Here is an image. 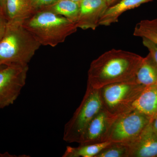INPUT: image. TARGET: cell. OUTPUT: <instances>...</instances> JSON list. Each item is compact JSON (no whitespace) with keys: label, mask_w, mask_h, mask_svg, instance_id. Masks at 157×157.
<instances>
[{"label":"cell","mask_w":157,"mask_h":157,"mask_svg":"<svg viewBox=\"0 0 157 157\" xmlns=\"http://www.w3.org/2000/svg\"><path fill=\"white\" fill-rule=\"evenodd\" d=\"M143 57L134 52L112 49L90 65L87 84L96 89L112 83L135 80Z\"/></svg>","instance_id":"obj_1"},{"label":"cell","mask_w":157,"mask_h":157,"mask_svg":"<svg viewBox=\"0 0 157 157\" xmlns=\"http://www.w3.org/2000/svg\"><path fill=\"white\" fill-rule=\"evenodd\" d=\"M41 44L23 23L7 22L0 41V65H28Z\"/></svg>","instance_id":"obj_2"},{"label":"cell","mask_w":157,"mask_h":157,"mask_svg":"<svg viewBox=\"0 0 157 157\" xmlns=\"http://www.w3.org/2000/svg\"><path fill=\"white\" fill-rule=\"evenodd\" d=\"M23 25L41 45L54 47L78 29L75 23L45 9L35 12Z\"/></svg>","instance_id":"obj_3"},{"label":"cell","mask_w":157,"mask_h":157,"mask_svg":"<svg viewBox=\"0 0 157 157\" xmlns=\"http://www.w3.org/2000/svg\"><path fill=\"white\" fill-rule=\"evenodd\" d=\"M102 108L99 90L87 84L81 104L65 124L63 140L68 143H80L89 124Z\"/></svg>","instance_id":"obj_4"},{"label":"cell","mask_w":157,"mask_h":157,"mask_svg":"<svg viewBox=\"0 0 157 157\" xmlns=\"http://www.w3.org/2000/svg\"><path fill=\"white\" fill-rule=\"evenodd\" d=\"M135 80L107 85L99 89L103 108L113 116L132 110V105L144 89Z\"/></svg>","instance_id":"obj_5"},{"label":"cell","mask_w":157,"mask_h":157,"mask_svg":"<svg viewBox=\"0 0 157 157\" xmlns=\"http://www.w3.org/2000/svg\"><path fill=\"white\" fill-rule=\"evenodd\" d=\"M151 121L147 116L133 109L119 115L111 125L107 141L129 145L139 137Z\"/></svg>","instance_id":"obj_6"},{"label":"cell","mask_w":157,"mask_h":157,"mask_svg":"<svg viewBox=\"0 0 157 157\" xmlns=\"http://www.w3.org/2000/svg\"><path fill=\"white\" fill-rule=\"evenodd\" d=\"M28 70V65H11L0 69V109L17 100L25 86Z\"/></svg>","instance_id":"obj_7"},{"label":"cell","mask_w":157,"mask_h":157,"mask_svg":"<svg viewBox=\"0 0 157 157\" xmlns=\"http://www.w3.org/2000/svg\"><path fill=\"white\" fill-rule=\"evenodd\" d=\"M117 116H113L102 108L89 124L79 144L106 142L110 127Z\"/></svg>","instance_id":"obj_8"},{"label":"cell","mask_w":157,"mask_h":157,"mask_svg":"<svg viewBox=\"0 0 157 157\" xmlns=\"http://www.w3.org/2000/svg\"><path fill=\"white\" fill-rule=\"evenodd\" d=\"M109 6L104 0H82L76 22L78 29L95 30Z\"/></svg>","instance_id":"obj_9"},{"label":"cell","mask_w":157,"mask_h":157,"mask_svg":"<svg viewBox=\"0 0 157 157\" xmlns=\"http://www.w3.org/2000/svg\"><path fill=\"white\" fill-rule=\"evenodd\" d=\"M128 145V157H157V134L152 129L150 123Z\"/></svg>","instance_id":"obj_10"},{"label":"cell","mask_w":157,"mask_h":157,"mask_svg":"<svg viewBox=\"0 0 157 157\" xmlns=\"http://www.w3.org/2000/svg\"><path fill=\"white\" fill-rule=\"evenodd\" d=\"M132 109L143 113L151 120L157 116V83L144 88Z\"/></svg>","instance_id":"obj_11"},{"label":"cell","mask_w":157,"mask_h":157,"mask_svg":"<svg viewBox=\"0 0 157 157\" xmlns=\"http://www.w3.org/2000/svg\"><path fill=\"white\" fill-rule=\"evenodd\" d=\"M153 0H120L108 7L101 17L99 25L108 26L117 22L119 18L126 11L135 9Z\"/></svg>","instance_id":"obj_12"},{"label":"cell","mask_w":157,"mask_h":157,"mask_svg":"<svg viewBox=\"0 0 157 157\" xmlns=\"http://www.w3.org/2000/svg\"><path fill=\"white\" fill-rule=\"evenodd\" d=\"M4 12L7 21L22 23L33 14L29 0H6Z\"/></svg>","instance_id":"obj_13"},{"label":"cell","mask_w":157,"mask_h":157,"mask_svg":"<svg viewBox=\"0 0 157 157\" xmlns=\"http://www.w3.org/2000/svg\"><path fill=\"white\" fill-rule=\"evenodd\" d=\"M135 81L144 87L157 83V66L150 55L143 57L137 70Z\"/></svg>","instance_id":"obj_14"},{"label":"cell","mask_w":157,"mask_h":157,"mask_svg":"<svg viewBox=\"0 0 157 157\" xmlns=\"http://www.w3.org/2000/svg\"><path fill=\"white\" fill-rule=\"evenodd\" d=\"M110 142L94 144H79L77 147H67L63 157H96Z\"/></svg>","instance_id":"obj_15"},{"label":"cell","mask_w":157,"mask_h":157,"mask_svg":"<svg viewBox=\"0 0 157 157\" xmlns=\"http://www.w3.org/2000/svg\"><path fill=\"white\" fill-rule=\"evenodd\" d=\"M46 9L76 23L79 13V3L70 0H59Z\"/></svg>","instance_id":"obj_16"},{"label":"cell","mask_w":157,"mask_h":157,"mask_svg":"<svg viewBox=\"0 0 157 157\" xmlns=\"http://www.w3.org/2000/svg\"><path fill=\"white\" fill-rule=\"evenodd\" d=\"M133 35L146 38L157 44V18L140 21L135 26Z\"/></svg>","instance_id":"obj_17"},{"label":"cell","mask_w":157,"mask_h":157,"mask_svg":"<svg viewBox=\"0 0 157 157\" xmlns=\"http://www.w3.org/2000/svg\"><path fill=\"white\" fill-rule=\"evenodd\" d=\"M128 144L110 142L96 157H128Z\"/></svg>","instance_id":"obj_18"},{"label":"cell","mask_w":157,"mask_h":157,"mask_svg":"<svg viewBox=\"0 0 157 157\" xmlns=\"http://www.w3.org/2000/svg\"><path fill=\"white\" fill-rule=\"evenodd\" d=\"M59 0H29L30 5L33 13L48 8Z\"/></svg>","instance_id":"obj_19"},{"label":"cell","mask_w":157,"mask_h":157,"mask_svg":"<svg viewBox=\"0 0 157 157\" xmlns=\"http://www.w3.org/2000/svg\"><path fill=\"white\" fill-rule=\"evenodd\" d=\"M141 39L143 45L148 49L149 54L157 66V44L146 38Z\"/></svg>","instance_id":"obj_20"},{"label":"cell","mask_w":157,"mask_h":157,"mask_svg":"<svg viewBox=\"0 0 157 157\" xmlns=\"http://www.w3.org/2000/svg\"><path fill=\"white\" fill-rule=\"evenodd\" d=\"M7 22L8 21L4 11L2 8H0V41L5 34Z\"/></svg>","instance_id":"obj_21"},{"label":"cell","mask_w":157,"mask_h":157,"mask_svg":"<svg viewBox=\"0 0 157 157\" xmlns=\"http://www.w3.org/2000/svg\"><path fill=\"white\" fill-rule=\"evenodd\" d=\"M150 125L154 132L157 134V116L152 120Z\"/></svg>","instance_id":"obj_22"},{"label":"cell","mask_w":157,"mask_h":157,"mask_svg":"<svg viewBox=\"0 0 157 157\" xmlns=\"http://www.w3.org/2000/svg\"><path fill=\"white\" fill-rule=\"evenodd\" d=\"M104 1L106 2L107 5L109 7V6H112L113 5L116 4L119 1H120V0H104Z\"/></svg>","instance_id":"obj_23"},{"label":"cell","mask_w":157,"mask_h":157,"mask_svg":"<svg viewBox=\"0 0 157 157\" xmlns=\"http://www.w3.org/2000/svg\"><path fill=\"white\" fill-rule=\"evenodd\" d=\"M6 0H0V8L3 9V11L5 9V5H6Z\"/></svg>","instance_id":"obj_24"},{"label":"cell","mask_w":157,"mask_h":157,"mask_svg":"<svg viewBox=\"0 0 157 157\" xmlns=\"http://www.w3.org/2000/svg\"><path fill=\"white\" fill-rule=\"evenodd\" d=\"M70 1H73L75 2L79 3L81 2L82 0H70Z\"/></svg>","instance_id":"obj_25"},{"label":"cell","mask_w":157,"mask_h":157,"mask_svg":"<svg viewBox=\"0 0 157 157\" xmlns=\"http://www.w3.org/2000/svg\"><path fill=\"white\" fill-rule=\"evenodd\" d=\"M6 66H4V65H0V69H2V68L5 67Z\"/></svg>","instance_id":"obj_26"}]
</instances>
